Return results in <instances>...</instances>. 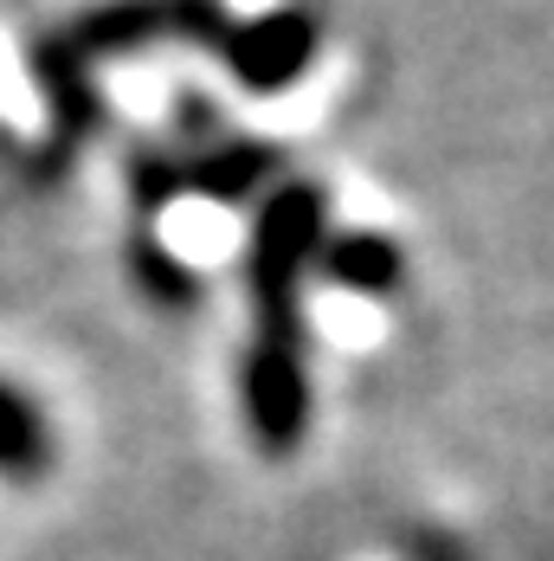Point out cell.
<instances>
[{"label": "cell", "instance_id": "obj_2", "mask_svg": "<svg viewBox=\"0 0 554 561\" xmlns=\"http://www.w3.org/2000/svg\"><path fill=\"white\" fill-rule=\"evenodd\" d=\"M330 194L316 181H277L258 201L252 245H245V290L258 342L303 348V284L316 278V259L330 245Z\"/></svg>", "mask_w": 554, "mask_h": 561}, {"label": "cell", "instance_id": "obj_3", "mask_svg": "<svg viewBox=\"0 0 554 561\" xmlns=\"http://www.w3.org/2000/svg\"><path fill=\"white\" fill-rule=\"evenodd\" d=\"M284 169V149L258 136H220L207 149H174V156H136L129 162V194L142 207V220H155L174 201H252L258 187H272Z\"/></svg>", "mask_w": 554, "mask_h": 561}, {"label": "cell", "instance_id": "obj_1", "mask_svg": "<svg viewBox=\"0 0 554 561\" xmlns=\"http://www.w3.org/2000/svg\"><path fill=\"white\" fill-rule=\"evenodd\" d=\"M239 13L226 0H97L84 13H71L53 39H39L33 71L46 84L53 104V156L78 149L97 123V91H91V65L116 53H149V46H207L226 53Z\"/></svg>", "mask_w": 554, "mask_h": 561}, {"label": "cell", "instance_id": "obj_5", "mask_svg": "<svg viewBox=\"0 0 554 561\" xmlns=\"http://www.w3.org/2000/svg\"><path fill=\"white\" fill-rule=\"evenodd\" d=\"M239 400H245L258 451L265 458H290L310 439V368H303V348H277V342L252 336L245 362H239Z\"/></svg>", "mask_w": 554, "mask_h": 561}, {"label": "cell", "instance_id": "obj_7", "mask_svg": "<svg viewBox=\"0 0 554 561\" xmlns=\"http://www.w3.org/2000/svg\"><path fill=\"white\" fill-rule=\"evenodd\" d=\"M53 458V433L46 413L33 407V393H20L13 381H0V471H39Z\"/></svg>", "mask_w": 554, "mask_h": 561}, {"label": "cell", "instance_id": "obj_8", "mask_svg": "<svg viewBox=\"0 0 554 561\" xmlns=\"http://www.w3.org/2000/svg\"><path fill=\"white\" fill-rule=\"evenodd\" d=\"M129 265H136V284H142L155 304H194V297H200L194 265H187V259H174L155 232H142V239L129 245Z\"/></svg>", "mask_w": 554, "mask_h": 561}, {"label": "cell", "instance_id": "obj_6", "mask_svg": "<svg viewBox=\"0 0 554 561\" xmlns=\"http://www.w3.org/2000/svg\"><path fill=\"white\" fill-rule=\"evenodd\" d=\"M316 278L335 284V290H355V297H393L406 284V252L393 245L388 232L335 226L323 259H316Z\"/></svg>", "mask_w": 554, "mask_h": 561}, {"label": "cell", "instance_id": "obj_9", "mask_svg": "<svg viewBox=\"0 0 554 561\" xmlns=\"http://www.w3.org/2000/svg\"><path fill=\"white\" fill-rule=\"evenodd\" d=\"M406 556L413 561H471L451 536H439V529H413V536H406Z\"/></svg>", "mask_w": 554, "mask_h": 561}, {"label": "cell", "instance_id": "obj_4", "mask_svg": "<svg viewBox=\"0 0 554 561\" xmlns=\"http://www.w3.org/2000/svg\"><path fill=\"white\" fill-rule=\"evenodd\" d=\"M316 53H323L316 13L297 7V0H277V7H265V13H239V26H232V39H226L220 65L232 71L239 91L277 98V91H290V84L316 65Z\"/></svg>", "mask_w": 554, "mask_h": 561}]
</instances>
